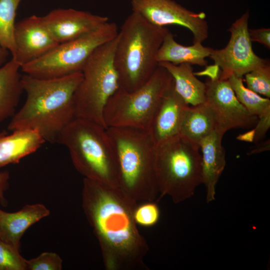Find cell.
Here are the masks:
<instances>
[{
	"instance_id": "obj_1",
	"label": "cell",
	"mask_w": 270,
	"mask_h": 270,
	"mask_svg": "<svg viewBox=\"0 0 270 270\" xmlns=\"http://www.w3.org/2000/svg\"><path fill=\"white\" fill-rule=\"evenodd\" d=\"M82 77V72L47 78L24 74L21 84L26 100L13 115L8 129L35 130L46 142H57L64 129L76 118L74 96Z\"/></svg>"
},
{
	"instance_id": "obj_2",
	"label": "cell",
	"mask_w": 270,
	"mask_h": 270,
	"mask_svg": "<svg viewBox=\"0 0 270 270\" xmlns=\"http://www.w3.org/2000/svg\"><path fill=\"white\" fill-rule=\"evenodd\" d=\"M168 32L136 12L128 16L118 31L114 54L120 88L132 92L150 80L158 66V54Z\"/></svg>"
},
{
	"instance_id": "obj_3",
	"label": "cell",
	"mask_w": 270,
	"mask_h": 270,
	"mask_svg": "<svg viewBox=\"0 0 270 270\" xmlns=\"http://www.w3.org/2000/svg\"><path fill=\"white\" fill-rule=\"evenodd\" d=\"M57 142L68 150L76 167L88 179L110 180L117 165L107 128L75 118L62 130Z\"/></svg>"
},
{
	"instance_id": "obj_4",
	"label": "cell",
	"mask_w": 270,
	"mask_h": 270,
	"mask_svg": "<svg viewBox=\"0 0 270 270\" xmlns=\"http://www.w3.org/2000/svg\"><path fill=\"white\" fill-rule=\"evenodd\" d=\"M117 42L118 35L92 52L82 69V80L74 96L76 118L94 122L106 128L104 108L119 88L114 64Z\"/></svg>"
},
{
	"instance_id": "obj_5",
	"label": "cell",
	"mask_w": 270,
	"mask_h": 270,
	"mask_svg": "<svg viewBox=\"0 0 270 270\" xmlns=\"http://www.w3.org/2000/svg\"><path fill=\"white\" fill-rule=\"evenodd\" d=\"M173 82L167 70L158 65L150 80L139 88L126 92L118 88L104 109L106 128L126 127L148 131L158 105Z\"/></svg>"
},
{
	"instance_id": "obj_6",
	"label": "cell",
	"mask_w": 270,
	"mask_h": 270,
	"mask_svg": "<svg viewBox=\"0 0 270 270\" xmlns=\"http://www.w3.org/2000/svg\"><path fill=\"white\" fill-rule=\"evenodd\" d=\"M200 148L180 136L156 147V178L176 198H192L202 184Z\"/></svg>"
},
{
	"instance_id": "obj_7",
	"label": "cell",
	"mask_w": 270,
	"mask_h": 270,
	"mask_svg": "<svg viewBox=\"0 0 270 270\" xmlns=\"http://www.w3.org/2000/svg\"><path fill=\"white\" fill-rule=\"evenodd\" d=\"M118 32L116 24L108 22L93 32L58 44L38 58L20 66L25 74L40 78H56L81 72L92 52L114 39Z\"/></svg>"
},
{
	"instance_id": "obj_8",
	"label": "cell",
	"mask_w": 270,
	"mask_h": 270,
	"mask_svg": "<svg viewBox=\"0 0 270 270\" xmlns=\"http://www.w3.org/2000/svg\"><path fill=\"white\" fill-rule=\"evenodd\" d=\"M107 131L121 178L128 188L146 174L156 178V146L147 131L126 127H109Z\"/></svg>"
},
{
	"instance_id": "obj_9",
	"label": "cell",
	"mask_w": 270,
	"mask_h": 270,
	"mask_svg": "<svg viewBox=\"0 0 270 270\" xmlns=\"http://www.w3.org/2000/svg\"><path fill=\"white\" fill-rule=\"evenodd\" d=\"M249 10L236 19L228 30L230 33L226 46L220 50L212 49L209 56L221 70L220 80L234 76L242 78L248 72L268 62L254 52L248 32Z\"/></svg>"
},
{
	"instance_id": "obj_10",
	"label": "cell",
	"mask_w": 270,
	"mask_h": 270,
	"mask_svg": "<svg viewBox=\"0 0 270 270\" xmlns=\"http://www.w3.org/2000/svg\"><path fill=\"white\" fill-rule=\"evenodd\" d=\"M94 191L88 198V208L98 233L112 245L127 248L134 240V230L126 212L112 196L96 186L95 181L87 179Z\"/></svg>"
},
{
	"instance_id": "obj_11",
	"label": "cell",
	"mask_w": 270,
	"mask_h": 270,
	"mask_svg": "<svg viewBox=\"0 0 270 270\" xmlns=\"http://www.w3.org/2000/svg\"><path fill=\"white\" fill-rule=\"evenodd\" d=\"M132 11L150 23L161 27L178 25L188 28L193 43H202L208 36V25L204 12H194L174 0H131Z\"/></svg>"
},
{
	"instance_id": "obj_12",
	"label": "cell",
	"mask_w": 270,
	"mask_h": 270,
	"mask_svg": "<svg viewBox=\"0 0 270 270\" xmlns=\"http://www.w3.org/2000/svg\"><path fill=\"white\" fill-rule=\"evenodd\" d=\"M205 84L204 102L214 114L216 130L225 134L232 129L248 128L256 124L258 118L239 102L228 80L208 79Z\"/></svg>"
},
{
	"instance_id": "obj_13",
	"label": "cell",
	"mask_w": 270,
	"mask_h": 270,
	"mask_svg": "<svg viewBox=\"0 0 270 270\" xmlns=\"http://www.w3.org/2000/svg\"><path fill=\"white\" fill-rule=\"evenodd\" d=\"M14 36L16 51L12 58L20 66L42 56L58 44L42 17L34 14L16 24Z\"/></svg>"
},
{
	"instance_id": "obj_14",
	"label": "cell",
	"mask_w": 270,
	"mask_h": 270,
	"mask_svg": "<svg viewBox=\"0 0 270 270\" xmlns=\"http://www.w3.org/2000/svg\"><path fill=\"white\" fill-rule=\"evenodd\" d=\"M42 17L58 44L90 34L109 22L107 16L73 8L54 9Z\"/></svg>"
},
{
	"instance_id": "obj_15",
	"label": "cell",
	"mask_w": 270,
	"mask_h": 270,
	"mask_svg": "<svg viewBox=\"0 0 270 270\" xmlns=\"http://www.w3.org/2000/svg\"><path fill=\"white\" fill-rule=\"evenodd\" d=\"M188 106L176 92L173 82L158 105L147 131L156 147L180 136L183 116Z\"/></svg>"
},
{
	"instance_id": "obj_16",
	"label": "cell",
	"mask_w": 270,
	"mask_h": 270,
	"mask_svg": "<svg viewBox=\"0 0 270 270\" xmlns=\"http://www.w3.org/2000/svg\"><path fill=\"white\" fill-rule=\"evenodd\" d=\"M224 134L216 129L200 144L202 152V184L206 188L207 204L216 199V184L226 164L225 150L222 143Z\"/></svg>"
},
{
	"instance_id": "obj_17",
	"label": "cell",
	"mask_w": 270,
	"mask_h": 270,
	"mask_svg": "<svg viewBox=\"0 0 270 270\" xmlns=\"http://www.w3.org/2000/svg\"><path fill=\"white\" fill-rule=\"evenodd\" d=\"M50 214L49 210L40 204H26L14 212L0 209V238L20 250L26 230Z\"/></svg>"
},
{
	"instance_id": "obj_18",
	"label": "cell",
	"mask_w": 270,
	"mask_h": 270,
	"mask_svg": "<svg viewBox=\"0 0 270 270\" xmlns=\"http://www.w3.org/2000/svg\"><path fill=\"white\" fill-rule=\"evenodd\" d=\"M0 136V168L17 164L23 158L34 152L46 142L36 130H16Z\"/></svg>"
},
{
	"instance_id": "obj_19",
	"label": "cell",
	"mask_w": 270,
	"mask_h": 270,
	"mask_svg": "<svg viewBox=\"0 0 270 270\" xmlns=\"http://www.w3.org/2000/svg\"><path fill=\"white\" fill-rule=\"evenodd\" d=\"M158 65L170 74L176 92L188 104L194 106L205 102L206 84L196 78L192 64L183 63L176 65L163 62Z\"/></svg>"
},
{
	"instance_id": "obj_20",
	"label": "cell",
	"mask_w": 270,
	"mask_h": 270,
	"mask_svg": "<svg viewBox=\"0 0 270 270\" xmlns=\"http://www.w3.org/2000/svg\"><path fill=\"white\" fill-rule=\"evenodd\" d=\"M212 49L200 42L190 46L182 45L175 40L174 34L169 31L160 48L157 60L158 63L166 62L176 65L188 63L206 66L208 65L206 58L209 57Z\"/></svg>"
},
{
	"instance_id": "obj_21",
	"label": "cell",
	"mask_w": 270,
	"mask_h": 270,
	"mask_svg": "<svg viewBox=\"0 0 270 270\" xmlns=\"http://www.w3.org/2000/svg\"><path fill=\"white\" fill-rule=\"evenodd\" d=\"M216 129L214 114L204 102L187 108L182 120L180 136L200 148V142Z\"/></svg>"
},
{
	"instance_id": "obj_22",
	"label": "cell",
	"mask_w": 270,
	"mask_h": 270,
	"mask_svg": "<svg viewBox=\"0 0 270 270\" xmlns=\"http://www.w3.org/2000/svg\"><path fill=\"white\" fill-rule=\"evenodd\" d=\"M20 66L13 58L0 68V122L14 114L22 88Z\"/></svg>"
},
{
	"instance_id": "obj_23",
	"label": "cell",
	"mask_w": 270,
	"mask_h": 270,
	"mask_svg": "<svg viewBox=\"0 0 270 270\" xmlns=\"http://www.w3.org/2000/svg\"><path fill=\"white\" fill-rule=\"evenodd\" d=\"M230 84L239 102L252 114L258 118L270 114V100L244 86L242 78L234 76L228 79Z\"/></svg>"
},
{
	"instance_id": "obj_24",
	"label": "cell",
	"mask_w": 270,
	"mask_h": 270,
	"mask_svg": "<svg viewBox=\"0 0 270 270\" xmlns=\"http://www.w3.org/2000/svg\"><path fill=\"white\" fill-rule=\"evenodd\" d=\"M23 0H0V44L15 54L14 30L17 9Z\"/></svg>"
},
{
	"instance_id": "obj_25",
	"label": "cell",
	"mask_w": 270,
	"mask_h": 270,
	"mask_svg": "<svg viewBox=\"0 0 270 270\" xmlns=\"http://www.w3.org/2000/svg\"><path fill=\"white\" fill-rule=\"evenodd\" d=\"M245 82L250 90L270 98V63L260 66L245 75Z\"/></svg>"
},
{
	"instance_id": "obj_26",
	"label": "cell",
	"mask_w": 270,
	"mask_h": 270,
	"mask_svg": "<svg viewBox=\"0 0 270 270\" xmlns=\"http://www.w3.org/2000/svg\"><path fill=\"white\" fill-rule=\"evenodd\" d=\"M26 262L19 250L0 238V270H26Z\"/></svg>"
},
{
	"instance_id": "obj_27",
	"label": "cell",
	"mask_w": 270,
	"mask_h": 270,
	"mask_svg": "<svg viewBox=\"0 0 270 270\" xmlns=\"http://www.w3.org/2000/svg\"><path fill=\"white\" fill-rule=\"evenodd\" d=\"M62 267V260L52 252H44L26 262V270H61Z\"/></svg>"
},
{
	"instance_id": "obj_28",
	"label": "cell",
	"mask_w": 270,
	"mask_h": 270,
	"mask_svg": "<svg viewBox=\"0 0 270 270\" xmlns=\"http://www.w3.org/2000/svg\"><path fill=\"white\" fill-rule=\"evenodd\" d=\"M159 210L156 206L148 204L140 207L136 212L135 218L140 224L150 226L156 223L159 218Z\"/></svg>"
},
{
	"instance_id": "obj_29",
	"label": "cell",
	"mask_w": 270,
	"mask_h": 270,
	"mask_svg": "<svg viewBox=\"0 0 270 270\" xmlns=\"http://www.w3.org/2000/svg\"><path fill=\"white\" fill-rule=\"evenodd\" d=\"M248 32L252 42H259L268 48H270V29L269 28L248 29Z\"/></svg>"
},
{
	"instance_id": "obj_30",
	"label": "cell",
	"mask_w": 270,
	"mask_h": 270,
	"mask_svg": "<svg viewBox=\"0 0 270 270\" xmlns=\"http://www.w3.org/2000/svg\"><path fill=\"white\" fill-rule=\"evenodd\" d=\"M270 127V114H266L258 118L256 126L252 130L254 133L253 141L256 142L266 134Z\"/></svg>"
},
{
	"instance_id": "obj_31",
	"label": "cell",
	"mask_w": 270,
	"mask_h": 270,
	"mask_svg": "<svg viewBox=\"0 0 270 270\" xmlns=\"http://www.w3.org/2000/svg\"><path fill=\"white\" fill-rule=\"evenodd\" d=\"M205 68L200 72H194V74L198 76H206L208 79L214 80L220 78L221 70L216 64L206 66Z\"/></svg>"
},
{
	"instance_id": "obj_32",
	"label": "cell",
	"mask_w": 270,
	"mask_h": 270,
	"mask_svg": "<svg viewBox=\"0 0 270 270\" xmlns=\"http://www.w3.org/2000/svg\"><path fill=\"white\" fill-rule=\"evenodd\" d=\"M4 132H0V136ZM9 172L7 171L0 172V202L3 206L7 205V201L4 198V192L9 186Z\"/></svg>"
},
{
	"instance_id": "obj_33",
	"label": "cell",
	"mask_w": 270,
	"mask_h": 270,
	"mask_svg": "<svg viewBox=\"0 0 270 270\" xmlns=\"http://www.w3.org/2000/svg\"><path fill=\"white\" fill-rule=\"evenodd\" d=\"M10 54L9 50L0 44V68L6 62V61Z\"/></svg>"
}]
</instances>
